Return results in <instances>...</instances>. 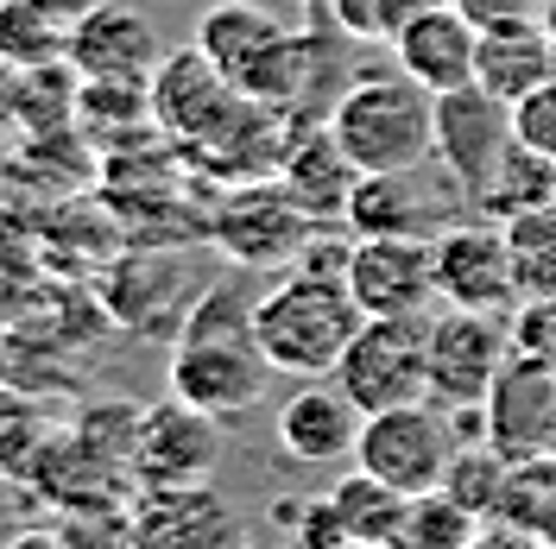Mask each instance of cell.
<instances>
[{"label":"cell","mask_w":556,"mask_h":549,"mask_svg":"<svg viewBox=\"0 0 556 549\" xmlns=\"http://www.w3.org/2000/svg\"><path fill=\"white\" fill-rule=\"evenodd\" d=\"M172 392L208 417H247L266 398L273 360L253 342V304L235 284H203L172 335Z\"/></svg>","instance_id":"obj_1"},{"label":"cell","mask_w":556,"mask_h":549,"mask_svg":"<svg viewBox=\"0 0 556 549\" xmlns=\"http://www.w3.org/2000/svg\"><path fill=\"white\" fill-rule=\"evenodd\" d=\"M329 127L342 139V152L361 165V177L437 165V95L412 82L405 69L354 76L329 107Z\"/></svg>","instance_id":"obj_2"},{"label":"cell","mask_w":556,"mask_h":549,"mask_svg":"<svg viewBox=\"0 0 556 549\" xmlns=\"http://www.w3.org/2000/svg\"><path fill=\"white\" fill-rule=\"evenodd\" d=\"M361 304L348 284H316V278H285L266 297H253V342L273 360V373L291 379H336L348 342L361 335Z\"/></svg>","instance_id":"obj_3"},{"label":"cell","mask_w":556,"mask_h":549,"mask_svg":"<svg viewBox=\"0 0 556 549\" xmlns=\"http://www.w3.org/2000/svg\"><path fill=\"white\" fill-rule=\"evenodd\" d=\"M455 448H462V423H455V411L450 405H437V398H417V405L374 411L367 423H361L354 468H367L374 481L399 486V493L412 499V493L443 486Z\"/></svg>","instance_id":"obj_4"},{"label":"cell","mask_w":556,"mask_h":549,"mask_svg":"<svg viewBox=\"0 0 556 549\" xmlns=\"http://www.w3.org/2000/svg\"><path fill=\"white\" fill-rule=\"evenodd\" d=\"M336 385L367 417L430 398V322L424 316H367L336 367Z\"/></svg>","instance_id":"obj_5"},{"label":"cell","mask_w":556,"mask_h":549,"mask_svg":"<svg viewBox=\"0 0 556 549\" xmlns=\"http://www.w3.org/2000/svg\"><path fill=\"white\" fill-rule=\"evenodd\" d=\"M437 297L450 309H481V316H513L519 309L525 291H519L506 221L468 208L437 234Z\"/></svg>","instance_id":"obj_6"},{"label":"cell","mask_w":556,"mask_h":549,"mask_svg":"<svg viewBox=\"0 0 556 549\" xmlns=\"http://www.w3.org/2000/svg\"><path fill=\"white\" fill-rule=\"evenodd\" d=\"M311 215L291 203V190L285 183H266V177H253V183H235V196H222L215 203V221H208V241L222 246L235 266L247 272H266V266H291L304 241H311Z\"/></svg>","instance_id":"obj_7"},{"label":"cell","mask_w":556,"mask_h":549,"mask_svg":"<svg viewBox=\"0 0 556 549\" xmlns=\"http://www.w3.org/2000/svg\"><path fill=\"white\" fill-rule=\"evenodd\" d=\"M506 360H513V316L450 309L430 322V398L437 405H450V411L486 405Z\"/></svg>","instance_id":"obj_8"},{"label":"cell","mask_w":556,"mask_h":549,"mask_svg":"<svg viewBox=\"0 0 556 549\" xmlns=\"http://www.w3.org/2000/svg\"><path fill=\"white\" fill-rule=\"evenodd\" d=\"M513 145H519L513 102H500L493 89L468 82V89L437 95V165H443V177L462 183L468 203L481 196V183L500 171V158H506Z\"/></svg>","instance_id":"obj_9"},{"label":"cell","mask_w":556,"mask_h":549,"mask_svg":"<svg viewBox=\"0 0 556 549\" xmlns=\"http://www.w3.org/2000/svg\"><path fill=\"white\" fill-rule=\"evenodd\" d=\"M551 430H556V360H538V354L513 347V360L500 367L481 405V443L519 468V461L551 455Z\"/></svg>","instance_id":"obj_10"},{"label":"cell","mask_w":556,"mask_h":549,"mask_svg":"<svg viewBox=\"0 0 556 549\" xmlns=\"http://www.w3.org/2000/svg\"><path fill=\"white\" fill-rule=\"evenodd\" d=\"M348 297L361 316H424L437 304V241L424 234H354Z\"/></svg>","instance_id":"obj_11"},{"label":"cell","mask_w":556,"mask_h":549,"mask_svg":"<svg viewBox=\"0 0 556 549\" xmlns=\"http://www.w3.org/2000/svg\"><path fill=\"white\" fill-rule=\"evenodd\" d=\"M215 423L222 417L184 405L177 392L165 405H146L139 411V443H134V481L139 486H208L215 461H222Z\"/></svg>","instance_id":"obj_12"},{"label":"cell","mask_w":556,"mask_h":549,"mask_svg":"<svg viewBox=\"0 0 556 549\" xmlns=\"http://www.w3.org/2000/svg\"><path fill=\"white\" fill-rule=\"evenodd\" d=\"M424 171H430V165L361 177V190H354V203H348V228H354V234H424V241H437L455 215H468L475 203L462 196L455 177L437 183V177H424Z\"/></svg>","instance_id":"obj_13"},{"label":"cell","mask_w":556,"mask_h":549,"mask_svg":"<svg viewBox=\"0 0 556 549\" xmlns=\"http://www.w3.org/2000/svg\"><path fill=\"white\" fill-rule=\"evenodd\" d=\"M152 127L172 133L177 145H197L203 133H215L235 107H241V89L215 69L203 44L190 38L184 51H165V64L152 69Z\"/></svg>","instance_id":"obj_14"},{"label":"cell","mask_w":556,"mask_h":549,"mask_svg":"<svg viewBox=\"0 0 556 549\" xmlns=\"http://www.w3.org/2000/svg\"><path fill=\"white\" fill-rule=\"evenodd\" d=\"M392 58L399 69L424 82L430 95H450L475 82V58H481V26L468 20L462 0H424L412 20L392 38Z\"/></svg>","instance_id":"obj_15"},{"label":"cell","mask_w":556,"mask_h":549,"mask_svg":"<svg viewBox=\"0 0 556 549\" xmlns=\"http://www.w3.org/2000/svg\"><path fill=\"white\" fill-rule=\"evenodd\" d=\"M64 64L76 69V76H121V82H152V69L165 64V44H159V26H152L139 7L102 0L89 20H76V26H70Z\"/></svg>","instance_id":"obj_16"},{"label":"cell","mask_w":556,"mask_h":549,"mask_svg":"<svg viewBox=\"0 0 556 549\" xmlns=\"http://www.w3.org/2000/svg\"><path fill=\"white\" fill-rule=\"evenodd\" d=\"M278 183L291 190V203L304 208L311 221H348V203L361 190V165L342 152L336 127H291L285 152H278Z\"/></svg>","instance_id":"obj_17"},{"label":"cell","mask_w":556,"mask_h":549,"mask_svg":"<svg viewBox=\"0 0 556 549\" xmlns=\"http://www.w3.org/2000/svg\"><path fill=\"white\" fill-rule=\"evenodd\" d=\"M361 423H367V411L348 398L342 385L311 379L304 392L285 398L273 436H278V448H285L298 468H336V461H354V448H361Z\"/></svg>","instance_id":"obj_18"},{"label":"cell","mask_w":556,"mask_h":549,"mask_svg":"<svg viewBox=\"0 0 556 549\" xmlns=\"http://www.w3.org/2000/svg\"><path fill=\"white\" fill-rule=\"evenodd\" d=\"M134 549H235V512L208 486H146Z\"/></svg>","instance_id":"obj_19"},{"label":"cell","mask_w":556,"mask_h":549,"mask_svg":"<svg viewBox=\"0 0 556 549\" xmlns=\"http://www.w3.org/2000/svg\"><path fill=\"white\" fill-rule=\"evenodd\" d=\"M551 76H556V51L544 20H493V26H481V58H475L481 89H493L500 102H525Z\"/></svg>","instance_id":"obj_20"},{"label":"cell","mask_w":556,"mask_h":549,"mask_svg":"<svg viewBox=\"0 0 556 549\" xmlns=\"http://www.w3.org/2000/svg\"><path fill=\"white\" fill-rule=\"evenodd\" d=\"M285 33H291V26L278 20L273 7H260V0H215V7H203V20H197V44L215 58V69H222L235 89L273 58V44Z\"/></svg>","instance_id":"obj_21"},{"label":"cell","mask_w":556,"mask_h":549,"mask_svg":"<svg viewBox=\"0 0 556 549\" xmlns=\"http://www.w3.org/2000/svg\"><path fill=\"white\" fill-rule=\"evenodd\" d=\"M323 499H329V512H336V524H342L348 544H392L399 512H405V493L386 486V481H374L367 468H354L348 481H336Z\"/></svg>","instance_id":"obj_22"},{"label":"cell","mask_w":556,"mask_h":549,"mask_svg":"<svg viewBox=\"0 0 556 549\" xmlns=\"http://www.w3.org/2000/svg\"><path fill=\"white\" fill-rule=\"evenodd\" d=\"M544 203H556V165L544 152H531V145H513L500 158V171L481 183V196H475V208L493 215V221L531 215V208H544Z\"/></svg>","instance_id":"obj_23"},{"label":"cell","mask_w":556,"mask_h":549,"mask_svg":"<svg viewBox=\"0 0 556 549\" xmlns=\"http://www.w3.org/2000/svg\"><path fill=\"white\" fill-rule=\"evenodd\" d=\"M481 537V518L468 512L462 499H450L443 486L430 493H412L405 512H399V531H392V549H468Z\"/></svg>","instance_id":"obj_24"},{"label":"cell","mask_w":556,"mask_h":549,"mask_svg":"<svg viewBox=\"0 0 556 549\" xmlns=\"http://www.w3.org/2000/svg\"><path fill=\"white\" fill-rule=\"evenodd\" d=\"M506 474H513V461H506V455H493L481 436H462L450 474H443V493L462 499L481 524H493V518H500V499H506Z\"/></svg>","instance_id":"obj_25"},{"label":"cell","mask_w":556,"mask_h":549,"mask_svg":"<svg viewBox=\"0 0 556 549\" xmlns=\"http://www.w3.org/2000/svg\"><path fill=\"white\" fill-rule=\"evenodd\" d=\"M64 38H70V26H58L38 0H7L0 7V58L13 69L64 64Z\"/></svg>","instance_id":"obj_26"},{"label":"cell","mask_w":556,"mask_h":549,"mask_svg":"<svg viewBox=\"0 0 556 549\" xmlns=\"http://www.w3.org/2000/svg\"><path fill=\"white\" fill-rule=\"evenodd\" d=\"M51 436H58V430H51L45 405H33L13 379H0V474H26L33 455L51 443Z\"/></svg>","instance_id":"obj_27"},{"label":"cell","mask_w":556,"mask_h":549,"mask_svg":"<svg viewBox=\"0 0 556 549\" xmlns=\"http://www.w3.org/2000/svg\"><path fill=\"white\" fill-rule=\"evenodd\" d=\"M506 234H513V266H519L525 297L556 291V203L531 208V215H513Z\"/></svg>","instance_id":"obj_28"},{"label":"cell","mask_w":556,"mask_h":549,"mask_svg":"<svg viewBox=\"0 0 556 549\" xmlns=\"http://www.w3.org/2000/svg\"><path fill=\"white\" fill-rule=\"evenodd\" d=\"M424 0H323L329 26L342 38H361V44H392L399 26L412 20Z\"/></svg>","instance_id":"obj_29"},{"label":"cell","mask_w":556,"mask_h":549,"mask_svg":"<svg viewBox=\"0 0 556 549\" xmlns=\"http://www.w3.org/2000/svg\"><path fill=\"white\" fill-rule=\"evenodd\" d=\"M348 266H354V228L348 221H316L304 253L291 259V272L316 278V284H348Z\"/></svg>","instance_id":"obj_30"},{"label":"cell","mask_w":556,"mask_h":549,"mask_svg":"<svg viewBox=\"0 0 556 549\" xmlns=\"http://www.w3.org/2000/svg\"><path fill=\"white\" fill-rule=\"evenodd\" d=\"M513 127H519V145L544 152V158L556 165V76L538 82L525 102H513Z\"/></svg>","instance_id":"obj_31"},{"label":"cell","mask_w":556,"mask_h":549,"mask_svg":"<svg viewBox=\"0 0 556 549\" xmlns=\"http://www.w3.org/2000/svg\"><path fill=\"white\" fill-rule=\"evenodd\" d=\"M513 347L538 354V360H556V291L519 297V309H513Z\"/></svg>","instance_id":"obj_32"},{"label":"cell","mask_w":556,"mask_h":549,"mask_svg":"<svg viewBox=\"0 0 556 549\" xmlns=\"http://www.w3.org/2000/svg\"><path fill=\"white\" fill-rule=\"evenodd\" d=\"M475 26H493V20H544L551 0H462Z\"/></svg>","instance_id":"obj_33"},{"label":"cell","mask_w":556,"mask_h":549,"mask_svg":"<svg viewBox=\"0 0 556 549\" xmlns=\"http://www.w3.org/2000/svg\"><path fill=\"white\" fill-rule=\"evenodd\" d=\"M468 549H551V544H538L531 531H513V524H481V537Z\"/></svg>","instance_id":"obj_34"},{"label":"cell","mask_w":556,"mask_h":549,"mask_svg":"<svg viewBox=\"0 0 556 549\" xmlns=\"http://www.w3.org/2000/svg\"><path fill=\"white\" fill-rule=\"evenodd\" d=\"M38 7H45V13H51L58 26H76V20H89V13H96L102 0H38Z\"/></svg>","instance_id":"obj_35"},{"label":"cell","mask_w":556,"mask_h":549,"mask_svg":"<svg viewBox=\"0 0 556 549\" xmlns=\"http://www.w3.org/2000/svg\"><path fill=\"white\" fill-rule=\"evenodd\" d=\"M0 549H76V544H70L64 531H20L13 544H0Z\"/></svg>","instance_id":"obj_36"},{"label":"cell","mask_w":556,"mask_h":549,"mask_svg":"<svg viewBox=\"0 0 556 549\" xmlns=\"http://www.w3.org/2000/svg\"><path fill=\"white\" fill-rule=\"evenodd\" d=\"M544 33H551V51H556V0L544 7Z\"/></svg>","instance_id":"obj_37"},{"label":"cell","mask_w":556,"mask_h":549,"mask_svg":"<svg viewBox=\"0 0 556 549\" xmlns=\"http://www.w3.org/2000/svg\"><path fill=\"white\" fill-rule=\"evenodd\" d=\"M348 549H392V544H348Z\"/></svg>","instance_id":"obj_38"},{"label":"cell","mask_w":556,"mask_h":549,"mask_svg":"<svg viewBox=\"0 0 556 549\" xmlns=\"http://www.w3.org/2000/svg\"><path fill=\"white\" fill-rule=\"evenodd\" d=\"M7 367H13V360H7V354H0V379H7Z\"/></svg>","instance_id":"obj_39"},{"label":"cell","mask_w":556,"mask_h":549,"mask_svg":"<svg viewBox=\"0 0 556 549\" xmlns=\"http://www.w3.org/2000/svg\"><path fill=\"white\" fill-rule=\"evenodd\" d=\"M298 7H311V13H316V7H323V0H298Z\"/></svg>","instance_id":"obj_40"},{"label":"cell","mask_w":556,"mask_h":549,"mask_svg":"<svg viewBox=\"0 0 556 549\" xmlns=\"http://www.w3.org/2000/svg\"><path fill=\"white\" fill-rule=\"evenodd\" d=\"M551 455H556V430H551Z\"/></svg>","instance_id":"obj_41"}]
</instances>
